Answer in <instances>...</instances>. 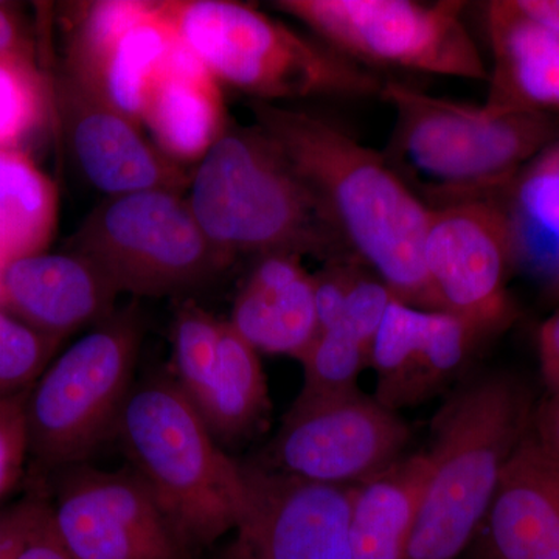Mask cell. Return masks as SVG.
<instances>
[{"instance_id":"cell-14","label":"cell","mask_w":559,"mask_h":559,"mask_svg":"<svg viewBox=\"0 0 559 559\" xmlns=\"http://www.w3.org/2000/svg\"><path fill=\"white\" fill-rule=\"evenodd\" d=\"M238 538L257 559H353V488L242 466Z\"/></svg>"},{"instance_id":"cell-27","label":"cell","mask_w":559,"mask_h":559,"mask_svg":"<svg viewBox=\"0 0 559 559\" xmlns=\"http://www.w3.org/2000/svg\"><path fill=\"white\" fill-rule=\"evenodd\" d=\"M223 326L224 320L194 300L183 301L176 310L171 330L173 380L194 406L204 395L218 362Z\"/></svg>"},{"instance_id":"cell-39","label":"cell","mask_w":559,"mask_h":559,"mask_svg":"<svg viewBox=\"0 0 559 559\" xmlns=\"http://www.w3.org/2000/svg\"><path fill=\"white\" fill-rule=\"evenodd\" d=\"M3 264H5V263H3L2 260H0V272H2Z\"/></svg>"},{"instance_id":"cell-13","label":"cell","mask_w":559,"mask_h":559,"mask_svg":"<svg viewBox=\"0 0 559 559\" xmlns=\"http://www.w3.org/2000/svg\"><path fill=\"white\" fill-rule=\"evenodd\" d=\"M64 75L142 123L151 84L178 36L148 0H100L70 7Z\"/></svg>"},{"instance_id":"cell-18","label":"cell","mask_w":559,"mask_h":559,"mask_svg":"<svg viewBox=\"0 0 559 559\" xmlns=\"http://www.w3.org/2000/svg\"><path fill=\"white\" fill-rule=\"evenodd\" d=\"M142 123L179 165L204 159L229 127L219 81L179 38L151 84Z\"/></svg>"},{"instance_id":"cell-11","label":"cell","mask_w":559,"mask_h":559,"mask_svg":"<svg viewBox=\"0 0 559 559\" xmlns=\"http://www.w3.org/2000/svg\"><path fill=\"white\" fill-rule=\"evenodd\" d=\"M411 428L399 412L356 390L290 406L271 444V468L299 479L358 487L404 455Z\"/></svg>"},{"instance_id":"cell-17","label":"cell","mask_w":559,"mask_h":559,"mask_svg":"<svg viewBox=\"0 0 559 559\" xmlns=\"http://www.w3.org/2000/svg\"><path fill=\"white\" fill-rule=\"evenodd\" d=\"M119 294L108 275L75 250L21 257L0 272V308L58 344L114 314Z\"/></svg>"},{"instance_id":"cell-30","label":"cell","mask_w":559,"mask_h":559,"mask_svg":"<svg viewBox=\"0 0 559 559\" xmlns=\"http://www.w3.org/2000/svg\"><path fill=\"white\" fill-rule=\"evenodd\" d=\"M395 299L392 290L369 267L356 261L345 299L344 314L337 329L347 331L364 347H371L390 304Z\"/></svg>"},{"instance_id":"cell-20","label":"cell","mask_w":559,"mask_h":559,"mask_svg":"<svg viewBox=\"0 0 559 559\" xmlns=\"http://www.w3.org/2000/svg\"><path fill=\"white\" fill-rule=\"evenodd\" d=\"M227 322L257 352L299 359L318 333L314 282L301 257H260Z\"/></svg>"},{"instance_id":"cell-3","label":"cell","mask_w":559,"mask_h":559,"mask_svg":"<svg viewBox=\"0 0 559 559\" xmlns=\"http://www.w3.org/2000/svg\"><path fill=\"white\" fill-rule=\"evenodd\" d=\"M533 396L509 373L462 382L432 419L428 485L407 559H459L487 520L506 466L532 430Z\"/></svg>"},{"instance_id":"cell-5","label":"cell","mask_w":559,"mask_h":559,"mask_svg":"<svg viewBox=\"0 0 559 559\" xmlns=\"http://www.w3.org/2000/svg\"><path fill=\"white\" fill-rule=\"evenodd\" d=\"M117 437L187 549L194 554L237 530L242 466L224 454L173 378L134 384Z\"/></svg>"},{"instance_id":"cell-29","label":"cell","mask_w":559,"mask_h":559,"mask_svg":"<svg viewBox=\"0 0 559 559\" xmlns=\"http://www.w3.org/2000/svg\"><path fill=\"white\" fill-rule=\"evenodd\" d=\"M57 347L58 342L0 308V400L28 393Z\"/></svg>"},{"instance_id":"cell-25","label":"cell","mask_w":559,"mask_h":559,"mask_svg":"<svg viewBox=\"0 0 559 559\" xmlns=\"http://www.w3.org/2000/svg\"><path fill=\"white\" fill-rule=\"evenodd\" d=\"M58 213L53 180L21 148L0 146V260L46 252Z\"/></svg>"},{"instance_id":"cell-6","label":"cell","mask_w":559,"mask_h":559,"mask_svg":"<svg viewBox=\"0 0 559 559\" xmlns=\"http://www.w3.org/2000/svg\"><path fill=\"white\" fill-rule=\"evenodd\" d=\"M157 9L221 84L253 102L381 97L384 80L366 66L248 3L157 0Z\"/></svg>"},{"instance_id":"cell-38","label":"cell","mask_w":559,"mask_h":559,"mask_svg":"<svg viewBox=\"0 0 559 559\" xmlns=\"http://www.w3.org/2000/svg\"><path fill=\"white\" fill-rule=\"evenodd\" d=\"M218 559H257L253 557L252 551H250L249 547L246 546L245 540L238 538L234 540V544H230L226 550L221 554Z\"/></svg>"},{"instance_id":"cell-21","label":"cell","mask_w":559,"mask_h":559,"mask_svg":"<svg viewBox=\"0 0 559 559\" xmlns=\"http://www.w3.org/2000/svg\"><path fill=\"white\" fill-rule=\"evenodd\" d=\"M492 51L485 105L559 119V33L521 9L518 0L487 5Z\"/></svg>"},{"instance_id":"cell-32","label":"cell","mask_w":559,"mask_h":559,"mask_svg":"<svg viewBox=\"0 0 559 559\" xmlns=\"http://www.w3.org/2000/svg\"><path fill=\"white\" fill-rule=\"evenodd\" d=\"M0 62L38 68L35 40L20 10L0 2Z\"/></svg>"},{"instance_id":"cell-34","label":"cell","mask_w":559,"mask_h":559,"mask_svg":"<svg viewBox=\"0 0 559 559\" xmlns=\"http://www.w3.org/2000/svg\"><path fill=\"white\" fill-rule=\"evenodd\" d=\"M39 502L40 496H32L10 509L0 510V559L20 557Z\"/></svg>"},{"instance_id":"cell-1","label":"cell","mask_w":559,"mask_h":559,"mask_svg":"<svg viewBox=\"0 0 559 559\" xmlns=\"http://www.w3.org/2000/svg\"><path fill=\"white\" fill-rule=\"evenodd\" d=\"M249 108L253 124L322 202L349 255L377 274L396 299L439 311L423 261L432 207L385 156L310 110L253 100Z\"/></svg>"},{"instance_id":"cell-24","label":"cell","mask_w":559,"mask_h":559,"mask_svg":"<svg viewBox=\"0 0 559 559\" xmlns=\"http://www.w3.org/2000/svg\"><path fill=\"white\" fill-rule=\"evenodd\" d=\"M260 353L224 320L218 362L197 409L216 441L246 439L271 409Z\"/></svg>"},{"instance_id":"cell-8","label":"cell","mask_w":559,"mask_h":559,"mask_svg":"<svg viewBox=\"0 0 559 559\" xmlns=\"http://www.w3.org/2000/svg\"><path fill=\"white\" fill-rule=\"evenodd\" d=\"M69 249L94 261L120 294L135 297L200 288L234 263L201 229L186 194L168 190L106 198Z\"/></svg>"},{"instance_id":"cell-28","label":"cell","mask_w":559,"mask_h":559,"mask_svg":"<svg viewBox=\"0 0 559 559\" xmlns=\"http://www.w3.org/2000/svg\"><path fill=\"white\" fill-rule=\"evenodd\" d=\"M51 94L39 68L0 62V146L20 148L47 117Z\"/></svg>"},{"instance_id":"cell-7","label":"cell","mask_w":559,"mask_h":559,"mask_svg":"<svg viewBox=\"0 0 559 559\" xmlns=\"http://www.w3.org/2000/svg\"><path fill=\"white\" fill-rule=\"evenodd\" d=\"M143 334L145 319L138 304L114 311L66 349L28 390V454L43 468L79 465L117 436L134 388Z\"/></svg>"},{"instance_id":"cell-2","label":"cell","mask_w":559,"mask_h":559,"mask_svg":"<svg viewBox=\"0 0 559 559\" xmlns=\"http://www.w3.org/2000/svg\"><path fill=\"white\" fill-rule=\"evenodd\" d=\"M382 100L395 112L385 159L429 207L491 198L559 139L558 117L466 105L396 80Z\"/></svg>"},{"instance_id":"cell-31","label":"cell","mask_w":559,"mask_h":559,"mask_svg":"<svg viewBox=\"0 0 559 559\" xmlns=\"http://www.w3.org/2000/svg\"><path fill=\"white\" fill-rule=\"evenodd\" d=\"M25 399L0 400V499L20 480L28 454Z\"/></svg>"},{"instance_id":"cell-9","label":"cell","mask_w":559,"mask_h":559,"mask_svg":"<svg viewBox=\"0 0 559 559\" xmlns=\"http://www.w3.org/2000/svg\"><path fill=\"white\" fill-rule=\"evenodd\" d=\"M274 5L359 64L488 80L459 0H280Z\"/></svg>"},{"instance_id":"cell-15","label":"cell","mask_w":559,"mask_h":559,"mask_svg":"<svg viewBox=\"0 0 559 559\" xmlns=\"http://www.w3.org/2000/svg\"><path fill=\"white\" fill-rule=\"evenodd\" d=\"M62 131L76 167L108 198L140 191L183 193L191 178L140 132V124L61 73L55 83Z\"/></svg>"},{"instance_id":"cell-23","label":"cell","mask_w":559,"mask_h":559,"mask_svg":"<svg viewBox=\"0 0 559 559\" xmlns=\"http://www.w3.org/2000/svg\"><path fill=\"white\" fill-rule=\"evenodd\" d=\"M495 198L509 221L514 267L559 296V139Z\"/></svg>"},{"instance_id":"cell-16","label":"cell","mask_w":559,"mask_h":559,"mask_svg":"<svg viewBox=\"0 0 559 559\" xmlns=\"http://www.w3.org/2000/svg\"><path fill=\"white\" fill-rule=\"evenodd\" d=\"M484 342L465 320L393 299L371 342L374 399L389 409L417 406L448 388Z\"/></svg>"},{"instance_id":"cell-36","label":"cell","mask_w":559,"mask_h":559,"mask_svg":"<svg viewBox=\"0 0 559 559\" xmlns=\"http://www.w3.org/2000/svg\"><path fill=\"white\" fill-rule=\"evenodd\" d=\"M538 355L540 373L549 392H559V311L540 325Z\"/></svg>"},{"instance_id":"cell-35","label":"cell","mask_w":559,"mask_h":559,"mask_svg":"<svg viewBox=\"0 0 559 559\" xmlns=\"http://www.w3.org/2000/svg\"><path fill=\"white\" fill-rule=\"evenodd\" d=\"M532 433L544 454L559 468V392L549 393V399L535 411Z\"/></svg>"},{"instance_id":"cell-33","label":"cell","mask_w":559,"mask_h":559,"mask_svg":"<svg viewBox=\"0 0 559 559\" xmlns=\"http://www.w3.org/2000/svg\"><path fill=\"white\" fill-rule=\"evenodd\" d=\"M17 559H80L64 546L51 524L49 500L40 498L31 533Z\"/></svg>"},{"instance_id":"cell-26","label":"cell","mask_w":559,"mask_h":559,"mask_svg":"<svg viewBox=\"0 0 559 559\" xmlns=\"http://www.w3.org/2000/svg\"><path fill=\"white\" fill-rule=\"evenodd\" d=\"M297 360L304 367V385L294 403L304 404L359 390V374L370 366V352L347 331L322 330Z\"/></svg>"},{"instance_id":"cell-37","label":"cell","mask_w":559,"mask_h":559,"mask_svg":"<svg viewBox=\"0 0 559 559\" xmlns=\"http://www.w3.org/2000/svg\"><path fill=\"white\" fill-rule=\"evenodd\" d=\"M522 10L559 33V0H518Z\"/></svg>"},{"instance_id":"cell-10","label":"cell","mask_w":559,"mask_h":559,"mask_svg":"<svg viewBox=\"0 0 559 559\" xmlns=\"http://www.w3.org/2000/svg\"><path fill=\"white\" fill-rule=\"evenodd\" d=\"M423 261L439 311L465 320L484 341L510 325L514 305L507 283L513 248L509 221L495 197L432 207Z\"/></svg>"},{"instance_id":"cell-19","label":"cell","mask_w":559,"mask_h":559,"mask_svg":"<svg viewBox=\"0 0 559 559\" xmlns=\"http://www.w3.org/2000/svg\"><path fill=\"white\" fill-rule=\"evenodd\" d=\"M484 524L491 559H559V468L532 430L506 466Z\"/></svg>"},{"instance_id":"cell-22","label":"cell","mask_w":559,"mask_h":559,"mask_svg":"<svg viewBox=\"0 0 559 559\" xmlns=\"http://www.w3.org/2000/svg\"><path fill=\"white\" fill-rule=\"evenodd\" d=\"M429 474L428 454L415 452L353 488V559H407Z\"/></svg>"},{"instance_id":"cell-12","label":"cell","mask_w":559,"mask_h":559,"mask_svg":"<svg viewBox=\"0 0 559 559\" xmlns=\"http://www.w3.org/2000/svg\"><path fill=\"white\" fill-rule=\"evenodd\" d=\"M62 474L49 502L51 524L80 559H191L153 492L127 466L79 465Z\"/></svg>"},{"instance_id":"cell-4","label":"cell","mask_w":559,"mask_h":559,"mask_svg":"<svg viewBox=\"0 0 559 559\" xmlns=\"http://www.w3.org/2000/svg\"><path fill=\"white\" fill-rule=\"evenodd\" d=\"M209 240L238 255H348L314 191L257 124L229 123L191 178L187 197Z\"/></svg>"}]
</instances>
